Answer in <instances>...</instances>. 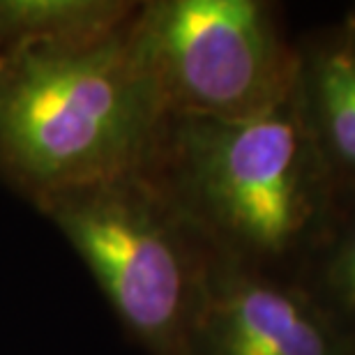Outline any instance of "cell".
Masks as SVG:
<instances>
[{"label":"cell","instance_id":"6da1fadb","mask_svg":"<svg viewBox=\"0 0 355 355\" xmlns=\"http://www.w3.org/2000/svg\"><path fill=\"white\" fill-rule=\"evenodd\" d=\"M226 259L297 277L335 222L337 180L300 83L243 118L164 116L141 168Z\"/></svg>","mask_w":355,"mask_h":355},{"label":"cell","instance_id":"7a4b0ae2","mask_svg":"<svg viewBox=\"0 0 355 355\" xmlns=\"http://www.w3.org/2000/svg\"><path fill=\"white\" fill-rule=\"evenodd\" d=\"M130 24L90 44L0 55V175L31 201L146 166L164 111Z\"/></svg>","mask_w":355,"mask_h":355},{"label":"cell","instance_id":"3957f363","mask_svg":"<svg viewBox=\"0 0 355 355\" xmlns=\"http://www.w3.org/2000/svg\"><path fill=\"white\" fill-rule=\"evenodd\" d=\"M33 205L74 247L148 355H191L222 254L150 178L111 175Z\"/></svg>","mask_w":355,"mask_h":355},{"label":"cell","instance_id":"277c9868","mask_svg":"<svg viewBox=\"0 0 355 355\" xmlns=\"http://www.w3.org/2000/svg\"><path fill=\"white\" fill-rule=\"evenodd\" d=\"M130 37L164 116H254L300 83V49L263 0L139 3Z\"/></svg>","mask_w":355,"mask_h":355},{"label":"cell","instance_id":"5b68a950","mask_svg":"<svg viewBox=\"0 0 355 355\" xmlns=\"http://www.w3.org/2000/svg\"><path fill=\"white\" fill-rule=\"evenodd\" d=\"M191 355H355L304 284L222 257Z\"/></svg>","mask_w":355,"mask_h":355},{"label":"cell","instance_id":"8992f818","mask_svg":"<svg viewBox=\"0 0 355 355\" xmlns=\"http://www.w3.org/2000/svg\"><path fill=\"white\" fill-rule=\"evenodd\" d=\"M300 92L337 184L355 182V40L335 31L300 49Z\"/></svg>","mask_w":355,"mask_h":355},{"label":"cell","instance_id":"52a82bcc","mask_svg":"<svg viewBox=\"0 0 355 355\" xmlns=\"http://www.w3.org/2000/svg\"><path fill=\"white\" fill-rule=\"evenodd\" d=\"M137 7L125 0H0V55L104 40L127 26Z\"/></svg>","mask_w":355,"mask_h":355},{"label":"cell","instance_id":"ba28073f","mask_svg":"<svg viewBox=\"0 0 355 355\" xmlns=\"http://www.w3.org/2000/svg\"><path fill=\"white\" fill-rule=\"evenodd\" d=\"M304 268L307 279H300L314 300L328 311L337 328L355 346V212L332 222L323 245Z\"/></svg>","mask_w":355,"mask_h":355},{"label":"cell","instance_id":"9c48e42d","mask_svg":"<svg viewBox=\"0 0 355 355\" xmlns=\"http://www.w3.org/2000/svg\"><path fill=\"white\" fill-rule=\"evenodd\" d=\"M337 31H339V33H344L346 37L355 40V5L351 7L349 12H346V17H344V21H342V26H339Z\"/></svg>","mask_w":355,"mask_h":355}]
</instances>
